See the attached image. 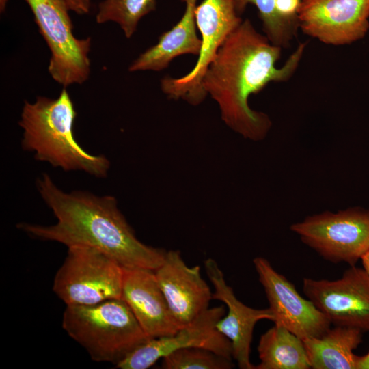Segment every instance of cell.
<instances>
[{
  "mask_svg": "<svg viewBox=\"0 0 369 369\" xmlns=\"http://www.w3.org/2000/svg\"><path fill=\"white\" fill-rule=\"evenodd\" d=\"M303 291L335 326L369 331V276L363 268L350 266L332 281L304 278Z\"/></svg>",
  "mask_w": 369,
  "mask_h": 369,
  "instance_id": "obj_9",
  "label": "cell"
},
{
  "mask_svg": "<svg viewBox=\"0 0 369 369\" xmlns=\"http://www.w3.org/2000/svg\"><path fill=\"white\" fill-rule=\"evenodd\" d=\"M8 0H0V10L1 12H3L6 7V4Z\"/></svg>",
  "mask_w": 369,
  "mask_h": 369,
  "instance_id": "obj_25",
  "label": "cell"
},
{
  "mask_svg": "<svg viewBox=\"0 0 369 369\" xmlns=\"http://www.w3.org/2000/svg\"><path fill=\"white\" fill-rule=\"evenodd\" d=\"M275 325L284 326L301 340L318 338L331 328L327 317L310 299L302 297L288 279L263 257L253 260Z\"/></svg>",
  "mask_w": 369,
  "mask_h": 369,
  "instance_id": "obj_10",
  "label": "cell"
},
{
  "mask_svg": "<svg viewBox=\"0 0 369 369\" xmlns=\"http://www.w3.org/2000/svg\"><path fill=\"white\" fill-rule=\"evenodd\" d=\"M206 273L214 291L213 299L223 302L228 308V314L217 323V329L231 343L232 358L241 369H254L250 361V351L253 331L260 320H273L271 310L255 309L239 301L231 286L227 284L224 274L218 263L213 258L204 262Z\"/></svg>",
  "mask_w": 369,
  "mask_h": 369,
  "instance_id": "obj_14",
  "label": "cell"
},
{
  "mask_svg": "<svg viewBox=\"0 0 369 369\" xmlns=\"http://www.w3.org/2000/svg\"><path fill=\"white\" fill-rule=\"evenodd\" d=\"M39 31L46 41L51 58L48 70L64 87L82 84L90 73L91 38L79 39L73 33L70 8L65 0H25Z\"/></svg>",
  "mask_w": 369,
  "mask_h": 369,
  "instance_id": "obj_6",
  "label": "cell"
},
{
  "mask_svg": "<svg viewBox=\"0 0 369 369\" xmlns=\"http://www.w3.org/2000/svg\"><path fill=\"white\" fill-rule=\"evenodd\" d=\"M122 299L150 338L176 333L181 327L173 316L154 271L123 268Z\"/></svg>",
  "mask_w": 369,
  "mask_h": 369,
  "instance_id": "obj_15",
  "label": "cell"
},
{
  "mask_svg": "<svg viewBox=\"0 0 369 369\" xmlns=\"http://www.w3.org/2000/svg\"><path fill=\"white\" fill-rule=\"evenodd\" d=\"M258 352L260 361L254 369L311 368L303 340L279 325L260 336Z\"/></svg>",
  "mask_w": 369,
  "mask_h": 369,
  "instance_id": "obj_18",
  "label": "cell"
},
{
  "mask_svg": "<svg viewBox=\"0 0 369 369\" xmlns=\"http://www.w3.org/2000/svg\"><path fill=\"white\" fill-rule=\"evenodd\" d=\"M235 9L241 16L248 5L256 7L266 37L274 45L282 49L288 48L297 36L279 17L276 11L277 0H234Z\"/></svg>",
  "mask_w": 369,
  "mask_h": 369,
  "instance_id": "obj_20",
  "label": "cell"
},
{
  "mask_svg": "<svg viewBox=\"0 0 369 369\" xmlns=\"http://www.w3.org/2000/svg\"><path fill=\"white\" fill-rule=\"evenodd\" d=\"M225 312L223 305L208 308L174 334L148 340L119 362L116 368L148 369L169 353L187 347L204 348L233 359L230 342L216 328Z\"/></svg>",
  "mask_w": 369,
  "mask_h": 369,
  "instance_id": "obj_11",
  "label": "cell"
},
{
  "mask_svg": "<svg viewBox=\"0 0 369 369\" xmlns=\"http://www.w3.org/2000/svg\"><path fill=\"white\" fill-rule=\"evenodd\" d=\"M124 269L113 258L90 247H68L53 291L66 305H89L122 299Z\"/></svg>",
  "mask_w": 369,
  "mask_h": 369,
  "instance_id": "obj_5",
  "label": "cell"
},
{
  "mask_svg": "<svg viewBox=\"0 0 369 369\" xmlns=\"http://www.w3.org/2000/svg\"><path fill=\"white\" fill-rule=\"evenodd\" d=\"M362 340V331L335 326L320 338L303 340L311 368L357 369L358 355L353 351Z\"/></svg>",
  "mask_w": 369,
  "mask_h": 369,
  "instance_id": "obj_17",
  "label": "cell"
},
{
  "mask_svg": "<svg viewBox=\"0 0 369 369\" xmlns=\"http://www.w3.org/2000/svg\"><path fill=\"white\" fill-rule=\"evenodd\" d=\"M62 325L92 360L115 366L151 339L122 299L89 305H66Z\"/></svg>",
  "mask_w": 369,
  "mask_h": 369,
  "instance_id": "obj_4",
  "label": "cell"
},
{
  "mask_svg": "<svg viewBox=\"0 0 369 369\" xmlns=\"http://www.w3.org/2000/svg\"><path fill=\"white\" fill-rule=\"evenodd\" d=\"M36 187L57 222L51 226L18 223L17 228L28 235L67 247H93L123 268L155 271L162 264L167 251L146 245L137 238L113 196H98L84 191L65 192L47 174L38 178Z\"/></svg>",
  "mask_w": 369,
  "mask_h": 369,
  "instance_id": "obj_2",
  "label": "cell"
},
{
  "mask_svg": "<svg viewBox=\"0 0 369 369\" xmlns=\"http://www.w3.org/2000/svg\"><path fill=\"white\" fill-rule=\"evenodd\" d=\"M299 29L329 45L351 44L369 30V0H302Z\"/></svg>",
  "mask_w": 369,
  "mask_h": 369,
  "instance_id": "obj_12",
  "label": "cell"
},
{
  "mask_svg": "<svg viewBox=\"0 0 369 369\" xmlns=\"http://www.w3.org/2000/svg\"><path fill=\"white\" fill-rule=\"evenodd\" d=\"M154 273L169 309L181 327L209 308L213 292L202 277L200 267L189 266L180 251H167Z\"/></svg>",
  "mask_w": 369,
  "mask_h": 369,
  "instance_id": "obj_13",
  "label": "cell"
},
{
  "mask_svg": "<svg viewBox=\"0 0 369 369\" xmlns=\"http://www.w3.org/2000/svg\"><path fill=\"white\" fill-rule=\"evenodd\" d=\"M307 42H301L282 67L276 63L281 47L260 34L248 18L226 38L209 65L202 87L217 103L221 120L232 131L251 141L264 139L272 122L248 104L251 94L271 82H286L297 71Z\"/></svg>",
  "mask_w": 369,
  "mask_h": 369,
  "instance_id": "obj_1",
  "label": "cell"
},
{
  "mask_svg": "<svg viewBox=\"0 0 369 369\" xmlns=\"http://www.w3.org/2000/svg\"><path fill=\"white\" fill-rule=\"evenodd\" d=\"M357 369H369V352L363 356H358Z\"/></svg>",
  "mask_w": 369,
  "mask_h": 369,
  "instance_id": "obj_23",
  "label": "cell"
},
{
  "mask_svg": "<svg viewBox=\"0 0 369 369\" xmlns=\"http://www.w3.org/2000/svg\"><path fill=\"white\" fill-rule=\"evenodd\" d=\"M185 10L180 20L162 33L158 42L142 53L129 66L130 72L166 68L176 57L184 54L199 55L202 40L197 34L195 10L197 0H183Z\"/></svg>",
  "mask_w": 369,
  "mask_h": 369,
  "instance_id": "obj_16",
  "label": "cell"
},
{
  "mask_svg": "<svg viewBox=\"0 0 369 369\" xmlns=\"http://www.w3.org/2000/svg\"><path fill=\"white\" fill-rule=\"evenodd\" d=\"M325 260L354 266L369 249V210L351 208L306 217L290 226Z\"/></svg>",
  "mask_w": 369,
  "mask_h": 369,
  "instance_id": "obj_7",
  "label": "cell"
},
{
  "mask_svg": "<svg viewBox=\"0 0 369 369\" xmlns=\"http://www.w3.org/2000/svg\"><path fill=\"white\" fill-rule=\"evenodd\" d=\"M363 269L369 276V249L361 258Z\"/></svg>",
  "mask_w": 369,
  "mask_h": 369,
  "instance_id": "obj_24",
  "label": "cell"
},
{
  "mask_svg": "<svg viewBox=\"0 0 369 369\" xmlns=\"http://www.w3.org/2000/svg\"><path fill=\"white\" fill-rule=\"evenodd\" d=\"M202 46L193 68L179 78L165 77L161 81L162 91L174 100L182 99L198 105L207 94L202 79L219 49L243 20L236 11L234 0H202L195 10Z\"/></svg>",
  "mask_w": 369,
  "mask_h": 369,
  "instance_id": "obj_8",
  "label": "cell"
},
{
  "mask_svg": "<svg viewBox=\"0 0 369 369\" xmlns=\"http://www.w3.org/2000/svg\"><path fill=\"white\" fill-rule=\"evenodd\" d=\"M163 369H231L232 359L200 347H187L176 350L163 357Z\"/></svg>",
  "mask_w": 369,
  "mask_h": 369,
  "instance_id": "obj_21",
  "label": "cell"
},
{
  "mask_svg": "<svg viewBox=\"0 0 369 369\" xmlns=\"http://www.w3.org/2000/svg\"><path fill=\"white\" fill-rule=\"evenodd\" d=\"M77 116L74 103L66 87L57 98L38 96L25 101L18 125L23 129L21 146L34 154L36 160L64 171H82L105 178L110 163L104 155L85 151L74 137Z\"/></svg>",
  "mask_w": 369,
  "mask_h": 369,
  "instance_id": "obj_3",
  "label": "cell"
},
{
  "mask_svg": "<svg viewBox=\"0 0 369 369\" xmlns=\"http://www.w3.org/2000/svg\"><path fill=\"white\" fill-rule=\"evenodd\" d=\"M156 0H104L98 5L97 23H118L130 38L142 17L156 9Z\"/></svg>",
  "mask_w": 369,
  "mask_h": 369,
  "instance_id": "obj_19",
  "label": "cell"
},
{
  "mask_svg": "<svg viewBox=\"0 0 369 369\" xmlns=\"http://www.w3.org/2000/svg\"><path fill=\"white\" fill-rule=\"evenodd\" d=\"M70 10L77 14H86L91 8L92 0H65Z\"/></svg>",
  "mask_w": 369,
  "mask_h": 369,
  "instance_id": "obj_22",
  "label": "cell"
}]
</instances>
